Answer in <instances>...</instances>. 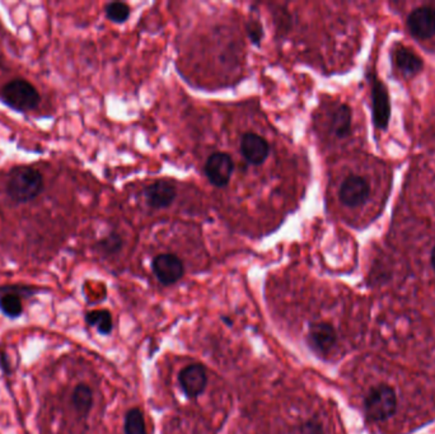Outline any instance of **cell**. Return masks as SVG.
Masks as SVG:
<instances>
[{
	"mask_svg": "<svg viewBox=\"0 0 435 434\" xmlns=\"http://www.w3.org/2000/svg\"><path fill=\"white\" fill-rule=\"evenodd\" d=\"M73 405L75 410L82 415V416H87L89 410L92 408L93 404V394L92 390L86 386V385H79L74 390Z\"/></svg>",
	"mask_w": 435,
	"mask_h": 434,
	"instance_id": "obj_16",
	"label": "cell"
},
{
	"mask_svg": "<svg viewBox=\"0 0 435 434\" xmlns=\"http://www.w3.org/2000/svg\"><path fill=\"white\" fill-rule=\"evenodd\" d=\"M86 321L89 326L97 328V331L102 335L111 334L114 324L112 316L108 309H94L86 314Z\"/></svg>",
	"mask_w": 435,
	"mask_h": 434,
	"instance_id": "obj_15",
	"label": "cell"
},
{
	"mask_svg": "<svg viewBox=\"0 0 435 434\" xmlns=\"http://www.w3.org/2000/svg\"><path fill=\"white\" fill-rule=\"evenodd\" d=\"M411 34L419 39H429L435 34V9L420 7L410 14L408 20Z\"/></svg>",
	"mask_w": 435,
	"mask_h": 434,
	"instance_id": "obj_11",
	"label": "cell"
},
{
	"mask_svg": "<svg viewBox=\"0 0 435 434\" xmlns=\"http://www.w3.org/2000/svg\"><path fill=\"white\" fill-rule=\"evenodd\" d=\"M152 269L157 279L164 286L177 283L185 273L183 262L174 254L157 255L152 261Z\"/></svg>",
	"mask_w": 435,
	"mask_h": 434,
	"instance_id": "obj_5",
	"label": "cell"
},
{
	"mask_svg": "<svg viewBox=\"0 0 435 434\" xmlns=\"http://www.w3.org/2000/svg\"><path fill=\"white\" fill-rule=\"evenodd\" d=\"M247 34L248 39L251 40V42L256 45V46H260L261 45L262 39H264V27H262L261 22L259 20H248L247 23Z\"/></svg>",
	"mask_w": 435,
	"mask_h": 434,
	"instance_id": "obj_21",
	"label": "cell"
},
{
	"mask_svg": "<svg viewBox=\"0 0 435 434\" xmlns=\"http://www.w3.org/2000/svg\"><path fill=\"white\" fill-rule=\"evenodd\" d=\"M204 171L212 185L215 187H226L232 179L235 163L229 154L226 152H216L209 157Z\"/></svg>",
	"mask_w": 435,
	"mask_h": 434,
	"instance_id": "obj_4",
	"label": "cell"
},
{
	"mask_svg": "<svg viewBox=\"0 0 435 434\" xmlns=\"http://www.w3.org/2000/svg\"><path fill=\"white\" fill-rule=\"evenodd\" d=\"M0 101L17 113L32 111L40 105L41 96L31 82L22 78L9 80L0 92Z\"/></svg>",
	"mask_w": 435,
	"mask_h": 434,
	"instance_id": "obj_2",
	"label": "cell"
},
{
	"mask_svg": "<svg viewBox=\"0 0 435 434\" xmlns=\"http://www.w3.org/2000/svg\"><path fill=\"white\" fill-rule=\"evenodd\" d=\"M395 63L405 75H415L422 70V60L414 51L405 47H398L395 51Z\"/></svg>",
	"mask_w": 435,
	"mask_h": 434,
	"instance_id": "obj_13",
	"label": "cell"
},
{
	"mask_svg": "<svg viewBox=\"0 0 435 434\" xmlns=\"http://www.w3.org/2000/svg\"><path fill=\"white\" fill-rule=\"evenodd\" d=\"M241 153L247 163L260 166L268 160L270 144L261 135L254 133L245 134L241 139Z\"/></svg>",
	"mask_w": 435,
	"mask_h": 434,
	"instance_id": "obj_8",
	"label": "cell"
},
{
	"mask_svg": "<svg viewBox=\"0 0 435 434\" xmlns=\"http://www.w3.org/2000/svg\"><path fill=\"white\" fill-rule=\"evenodd\" d=\"M176 187L168 181L160 180L150 184L144 189V198L147 204L153 209H164L169 207L176 199Z\"/></svg>",
	"mask_w": 435,
	"mask_h": 434,
	"instance_id": "obj_10",
	"label": "cell"
},
{
	"mask_svg": "<svg viewBox=\"0 0 435 434\" xmlns=\"http://www.w3.org/2000/svg\"><path fill=\"white\" fill-rule=\"evenodd\" d=\"M372 102L375 127L378 129H387L391 116V103L387 88L382 84L378 78H373L372 82Z\"/></svg>",
	"mask_w": 435,
	"mask_h": 434,
	"instance_id": "obj_9",
	"label": "cell"
},
{
	"mask_svg": "<svg viewBox=\"0 0 435 434\" xmlns=\"http://www.w3.org/2000/svg\"><path fill=\"white\" fill-rule=\"evenodd\" d=\"M45 189L40 171L30 166H17L8 176L6 194L15 204H25L37 199Z\"/></svg>",
	"mask_w": 435,
	"mask_h": 434,
	"instance_id": "obj_1",
	"label": "cell"
},
{
	"mask_svg": "<svg viewBox=\"0 0 435 434\" xmlns=\"http://www.w3.org/2000/svg\"><path fill=\"white\" fill-rule=\"evenodd\" d=\"M122 243L124 242H122L120 234L111 232L96 243V248L100 251V254L114 255L120 251L122 248Z\"/></svg>",
	"mask_w": 435,
	"mask_h": 434,
	"instance_id": "obj_20",
	"label": "cell"
},
{
	"mask_svg": "<svg viewBox=\"0 0 435 434\" xmlns=\"http://www.w3.org/2000/svg\"><path fill=\"white\" fill-rule=\"evenodd\" d=\"M431 265L435 269V248H433V253H431Z\"/></svg>",
	"mask_w": 435,
	"mask_h": 434,
	"instance_id": "obj_23",
	"label": "cell"
},
{
	"mask_svg": "<svg viewBox=\"0 0 435 434\" xmlns=\"http://www.w3.org/2000/svg\"><path fill=\"white\" fill-rule=\"evenodd\" d=\"M105 14L108 17V20L122 25L125 23L131 14V9L127 6L126 3L122 1H114V3H108L105 7Z\"/></svg>",
	"mask_w": 435,
	"mask_h": 434,
	"instance_id": "obj_19",
	"label": "cell"
},
{
	"mask_svg": "<svg viewBox=\"0 0 435 434\" xmlns=\"http://www.w3.org/2000/svg\"><path fill=\"white\" fill-rule=\"evenodd\" d=\"M125 434H148L144 415L139 409H130L125 416Z\"/></svg>",
	"mask_w": 435,
	"mask_h": 434,
	"instance_id": "obj_18",
	"label": "cell"
},
{
	"mask_svg": "<svg viewBox=\"0 0 435 434\" xmlns=\"http://www.w3.org/2000/svg\"><path fill=\"white\" fill-rule=\"evenodd\" d=\"M369 184L361 176L351 174L345 179L340 187V200L345 207L356 208L368 200Z\"/></svg>",
	"mask_w": 435,
	"mask_h": 434,
	"instance_id": "obj_6",
	"label": "cell"
},
{
	"mask_svg": "<svg viewBox=\"0 0 435 434\" xmlns=\"http://www.w3.org/2000/svg\"><path fill=\"white\" fill-rule=\"evenodd\" d=\"M397 397L394 388L381 385L372 388L365 397V413L370 421H387L395 414Z\"/></svg>",
	"mask_w": 435,
	"mask_h": 434,
	"instance_id": "obj_3",
	"label": "cell"
},
{
	"mask_svg": "<svg viewBox=\"0 0 435 434\" xmlns=\"http://www.w3.org/2000/svg\"><path fill=\"white\" fill-rule=\"evenodd\" d=\"M37 288L27 287V286H4L0 287V294L13 293L20 297H30L37 293Z\"/></svg>",
	"mask_w": 435,
	"mask_h": 434,
	"instance_id": "obj_22",
	"label": "cell"
},
{
	"mask_svg": "<svg viewBox=\"0 0 435 434\" xmlns=\"http://www.w3.org/2000/svg\"><path fill=\"white\" fill-rule=\"evenodd\" d=\"M0 311L9 319L20 317L23 311L22 298L13 293L0 294Z\"/></svg>",
	"mask_w": 435,
	"mask_h": 434,
	"instance_id": "obj_17",
	"label": "cell"
},
{
	"mask_svg": "<svg viewBox=\"0 0 435 434\" xmlns=\"http://www.w3.org/2000/svg\"><path fill=\"white\" fill-rule=\"evenodd\" d=\"M178 382L182 391L190 399L199 397L208 383L207 369L201 364H190L178 374Z\"/></svg>",
	"mask_w": 435,
	"mask_h": 434,
	"instance_id": "obj_7",
	"label": "cell"
},
{
	"mask_svg": "<svg viewBox=\"0 0 435 434\" xmlns=\"http://www.w3.org/2000/svg\"><path fill=\"white\" fill-rule=\"evenodd\" d=\"M309 340L316 350L326 353L335 347L337 335L327 322H313L309 325Z\"/></svg>",
	"mask_w": 435,
	"mask_h": 434,
	"instance_id": "obj_12",
	"label": "cell"
},
{
	"mask_svg": "<svg viewBox=\"0 0 435 434\" xmlns=\"http://www.w3.org/2000/svg\"><path fill=\"white\" fill-rule=\"evenodd\" d=\"M351 130V110L346 105H340L336 108L331 120V132L335 136L344 139Z\"/></svg>",
	"mask_w": 435,
	"mask_h": 434,
	"instance_id": "obj_14",
	"label": "cell"
}]
</instances>
